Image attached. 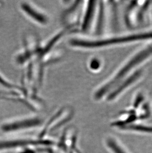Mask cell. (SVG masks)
Listing matches in <instances>:
<instances>
[{
    "mask_svg": "<svg viewBox=\"0 0 152 153\" xmlns=\"http://www.w3.org/2000/svg\"><path fill=\"white\" fill-rule=\"evenodd\" d=\"M152 55V46L149 47L138 53L128 61V63L115 74V76L112 77L110 80L107 81L96 90L93 94L94 99L99 101L105 97L108 93H110L119 84V83L121 82L122 80H123L131 71Z\"/></svg>",
    "mask_w": 152,
    "mask_h": 153,
    "instance_id": "1",
    "label": "cell"
},
{
    "mask_svg": "<svg viewBox=\"0 0 152 153\" xmlns=\"http://www.w3.org/2000/svg\"><path fill=\"white\" fill-rule=\"evenodd\" d=\"M152 34L143 33L121 37L95 39L88 37H74L71 38L69 44L73 48L89 50L109 46L117 44L132 42L152 38Z\"/></svg>",
    "mask_w": 152,
    "mask_h": 153,
    "instance_id": "2",
    "label": "cell"
},
{
    "mask_svg": "<svg viewBox=\"0 0 152 153\" xmlns=\"http://www.w3.org/2000/svg\"><path fill=\"white\" fill-rule=\"evenodd\" d=\"M44 123V120L40 116L31 114L7 121L3 126V129L7 133H27L42 128Z\"/></svg>",
    "mask_w": 152,
    "mask_h": 153,
    "instance_id": "3",
    "label": "cell"
},
{
    "mask_svg": "<svg viewBox=\"0 0 152 153\" xmlns=\"http://www.w3.org/2000/svg\"><path fill=\"white\" fill-rule=\"evenodd\" d=\"M73 111L70 107H64L57 111L46 122L44 123L39 134V138H47L49 134L69 122L73 116Z\"/></svg>",
    "mask_w": 152,
    "mask_h": 153,
    "instance_id": "4",
    "label": "cell"
},
{
    "mask_svg": "<svg viewBox=\"0 0 152 153\" xmlns=\"http://www.w3.org/2000/svg\"><path fill=\"white\" fill-rule=\"evenodd\" d=\"M20 9L28 18L38 25L45 26L49 22V16L30 1H22L20 4Z\"/></svg>",
    "mask_w": 152,
    "mask_h": 153,
    "instance_id": "5",
    "label": "cell"
},
{
    "mask_svg": "<svg viewBox=\"0 0 152 153\" xmlns=\"http://www.w3.org/2000/svg\"><path fill=\"white\" fill-rule=\"evenodd\" d=\"M85 4L83 12L80 16V29L85 32L91 30L93 23L95 22L97 14L98 4L97 1H88Z\"/></svg>",
    "mask_w": 152,
    "mask_h": 153,
    "instance_id": "6",
    "label": "cell"
},
{
    "mask_svg": "<svg viewBox=\"0 0 152 153\" xmlns=\"http://www.w3.org/2000/svg\"><path fill=\"white\" fill-rule=\"evenodd\" d=\"M140 75V72H135L133 75L128 78V79L125 80L123 81L122 84H120L118 87L115 88L113 90L112 92L109 94V95L108 97V99L109 100H112L115 98V97L118 96V95L121 94V93L125 90V89L128 88V87L134 82L137 79Z\"/></svg>",
    "mask_w": 152,
    "mask_h": 153,
    "instance_id": "7",
    "label": "cell"
},
{
    "mask_svg": "<svg viewBox=\"0 0 152 153\" xmlns=\"http://www.w3.org/2000/svg\"><path fill=\"white\" fill-rule=\"evenodd\" d=\"M0 86L3 87L4 88H6L7 89L11 90H20L23 91L21 88H19L18 87L15 86L12 83L10 82L0 72Z\"/></svg>",
    "mask_w": 152,
    "mask_h": 153,
    "instance_id": "8",
    "label": "cell"
},
{
    "mask_svg": "<svg viewBox=\"0 0 152 153\" xmlns=\"http://www.w3.org/2000/svg\"><path fill=\"white\" fill-rule=\"evenodd\" d=\"M100 62L97 59H92L89 62V68L92 70H96L100 67Z\"/></svg>",
    "mask_w": 152,
    "mask_h": 153,
    "instance_id": "9",
    "label": "cell"
}]
</instances>
